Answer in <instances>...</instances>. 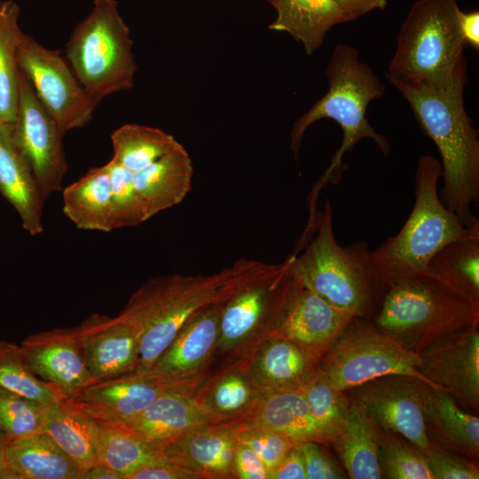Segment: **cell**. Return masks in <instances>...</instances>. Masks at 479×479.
<instances>
[{
	"mask_svg": "<svg viewBox=\"0 0 479 479\" xmlns=\"http://www.w3.org/2000/svg\"><path fill=\"white\" fill-rule=\"evenodd\" d=\"M388 81L408 102L438 149L442 202L465 226L479 223L471 212V206L479 202V139L464 105L466 66L432 79Z\"/></svg>",
	"mask_w": 479,
	"mask_h": 479,
	"instance_id": "obj_1",
	"label": "cell"
},
{
	"mask_svg": "<svg viewBox=\"0 0 479 479\" xmlns=\"http://www.w3.org/2000/svg\"><path fill=\"white\" fill-rule=\"evenodd\" d=\"M265 264L240 259L209 275L177 273L144 282L123 308L141 332L137 369L148 371L190 319L212 304L227 300Z\"/></svg>",
	"mask_w": 479,
	"mask_h": 479,
	"instance_id": "obj_2",
	"label": "cell"
},
{
	"mask_svg": "<svg viewBox=\"0 0 479 479\" xmlns=\"http://www.w3.org/2000/svg\"><path fill=\"white\" fill-rule=\"evenodd\" d=\"M329 88L306 113L293 124L290 131V149L296 160L307 129L321 119H332L342 128L343 138L310 197V209L319 189L326 184H336L347 169L342 157L363 139L373 140L381 153L388 155V138L377 132L366 118L369 104L383 96L385 86L373 68L358 59L351 45L341 43L334 47L326 72Z\"/></svg>",
	"mask_w": 479,
	"mask_h": 479,
	"instance_id": "obj_3",
	"label": "cell"
},
{
	"mask_svg": "<svg viewBox=\"0 0 479 479\" xmlns=\"http://www.w3.org/2000/svg\"><path fill=\"white\" fill-rule=\"evenodd\" d=\"M443 170L438 160L422 155L415 173V202L401 230L368 252L379 279L392 282L423 277L432 256L448 243L467 236L479 224L465 226L442 202L437 190Z\"/></svg>",
	"mask_w": 479,
	"mask_h": 479,
	"instance_id": "obj_4",
	"label": "cell"
},
{
	"mask_svg": "<svg viewBox=\"0 0 479 479\" xmlns=\"http://www.w3.org/2000/svg\"><path fill=\"white\" fill-rule=\"evenodd\" d=\"M333 208L326 201L314 238L302 254L288 255L287 271L303 286L355 317L371 313L388 289L368 261L369 247L357 241L341 246L334 236Z\"/></svg>",
	"mask_w": 479,
	"mask_h": 479,
	"instance_id": "obj_5",
	"label": "cell"
},
{
	"mask_svg": "<svg viewBox=\"0 0 479 479\" xmlns=\"http://www.w3.org/2000/svg\"><path fill=\"white\" fill-rule=\"evenodd\" d=\"M478 322V308L426 277L389 284L373 320L381 331L414 352Z\"/></svg>",
	"mask_w": 479,
	"mask_h": 479,
	"instance_id": "obj_6",
	"label": "cell"
},
{
	"mask_svg": "<svg viewBox=\"0 0 479 479\" xmlns=\"http://www.w3.org/2000/svg\"><path fill=\"white\" fill-rule=\"evenodd\" d=\"M130 30L115 0H94L90 13L73 30L67 60L86 91L99 103L131 89L137 64Z\"/></svg>",
	"mask_w": 479,
	"mask_h": 479,
	"instance_id": "obj_7",
	"label": "cell"
},
{
	"mask_svg": "<svg viewBox=\"0 0 479 479\" xmlns=\"http://www.w3.org/2000/svg\"><path fill=\"white\" fill-rule=\"evenodd\" d=\"M457 0H417L404 20L387 80L418 81L466 66Z\"/></svg>",
	"mask_w": 479,
	"mask_h": 479,
	"instance_id": "obj_8",
	"label": "cell"
},
{
	"mask_svg": "<svg viewBox=\"0 0 479 479\" xmlns=\"http://www.w3.org/2000/svg\"><path fill=\"white\" fill-rule=\"evenodd\" d=\"M364 318H354L318 360V370L334 388L345 391L391 374L413 376L433 386L419 371L418 352Z\"/></svg>",
	"mask_w": 479,
	"mask_h": 479,
	"instance_id": "obj_9",
	"label": "cell"
},
{
	"mask_svg": "<svg viewBox=\"0 0 479 479\" xmlns=\"http://www.w3.org/2000/svg\"><path fill=\"white\" fill-rule=\"evenodd\" d=\"M287 257L268 264L224 304L216 356L225 361L246 360L275 330L283 310L291 277Z\"/></svg>",
	"mask_w": 479,
	"mask_h": 479,
	"instance_id": "obj_10",
	"label": "cell"
},
{
	"mask_svg": "<svg viewBox=\"0 0 479 479\" xmlns=\"http://www.w3.org/2000/svg\"><path fill=\"white\" fill-rule=\"evenodd\" d=\"M18 61L37 98L59 125L62 134L83 127L99 104L83 88L68 61L22 34Z\"/></svg>",
	"mask_w": 479,
	"mask_h": 479,
	"instance_id": "obj_11",
	"label": "cell"
},
{
	"mask_svg": "<svg viewBox=\"0 0 479 479\" xmlns=\"http://www.w3.org/2000/svg\"><path fill=\"white\" fill-rule=\"evenodd\" d=\"M429 386L413 376L391 374L344 392L374 426L401 436L426 453L433 445L423 411Z\"/></svg>",
	"mask_w": 479,
	"mask_h": 479,
	"instance_id": "obj_12",
	"label": "cell"
},
{
	"mask_svg": "<svg viewBox=\"0 0 479 479\" xmlns=\"http://www.w3.org/2000/svg\"><path fill=\"white\" fill-rule=\"evenodd\" d=\"M224 301L190 319L146 371L167 390L194 396L211 375Z\"/></svg>",
	"mask_w": 479,
	"mask_h": 479,
	"instance_id": "obj_13",
	"label": "cell"
},
{
	"mask_svg": "<svg viewBox=\"0 0 479 479\" xmlns=\"http://www.w3.org/2000/svg\"><path fill=\"white\" fill-rule=\"evenodd\" d=\"M12 129L16 145L29 164L43 198L59 192L68 170L63 134L21 69L17 114Z\"/></svg>",
	"mask_w": 479,
	"mask_h": 479,
	"instance_id": "obj_14",
	"label": "cell"
},
{
	"mask_svg": "<svg viewBox=\"0 0 479 479\" xmlns=\"http://www.w3.org/2000/svg\"><path fill=\"white\" fill-rule=\"evenodd\" d=\"M19 346L28 369L61 400L71 398L95 381L87 367L75 326L29 334Z\"/></svg>",
	"mask_w": 479,
	"mask_h": 479,
	"instance_id": "obj_15",
	"label": "cell"
},
{
	"mask_svg": "<svg viewBox=\"0 0 479 479\" xmlns=\"http://www.w3.org/2000/svg\"><path fill=\"white\" fill-rule=\"evenodd\" d=\"M418 353L420 359L419 371L422 376L466 407L477 410L478 325L441 338Z\"/></svg>",
	"mask_w": 479,
	"mask_h": 479,
	"instance_id": "obj_16",
	"label": "cell"
},
{
	"mask_svg": "<svg viewBox=\"0 0 479 479\" xmlns=\"http://www.w3.org/2000/svg\"><path fill=\"white\" fill-rule=\"evenodd\" d=\"M165 391L146 371L136 369L94 381L61 403L96 422L125 425Z\"/></svg>",
	"mask_w": 479,
	"mask_h": 479,
	"instance_id": "obj_17",
	"label": "cell"
},
{
	"mask_svg": "<svg viewBox=\"0 0 479 479\" xmlns=\"http://www.w3.org/2000/svg\"><path fill=\"white\" fill-rule=\"evenodd\" d=\"M290 277L285 305L271 335L290 340L319 359L356 317Z\"/></svg>",
	"mask_w": 479,
	"mask_h": 479,
	"instance_id": "obj_18",
	"label": "cell"
},
{
	"mask_svg": "<svg viewBox=\"0 0 479 479\" xmlns=\"http://www.w3.org/2000/svg\"><path fill=\"white\" fill-rule=\"evenodd\" d=\"M75 328L95 381L137 368L141 332L124 310L115 317L93 313Z\"/></svg>",
	"mask_w": 479,
	"mask_h": 479,
	"instance_id": "obj_19",
	"label": "cell"
},
{
	"mask_svg": "<svg viewBox=\"0 0 479 479\" xmlns=\"http://www.w3.org/2000/svg\"><path fill=\"white\" fill-rule=\"evenodd\" d=\"M235 420L200 426L171 442L164 453L200 479H234Z\"/></svg>",
	"mask_w": 479,
	"mask_h": 479,
	"instance_id": "obj_20",
	"label": "cell"
},
{
	"mask_svg": "<svg viewBox=\"0 0 479 479\" xmlns=\"http://www.w3.org/2000/svg\"><path fill=\"white\" fill-rule=\"evenodd\" d=\"M215 422L220 421L201 405L195 396L167 390L136 418L121 426L164 451L168 444L189 431Z\"/></svg>",
	"mask_w": 479,
	"mask_h": 479,
	"instance_id": "obj_21",
	"label": "cell"
},
{
	"mask_svg": "<svg viewBox=\"0 0 479 479\" xmlns=\"http://www.w3.org/2000/svg\"><path fill=\"white\" fill-rule=\"evenodd\" d=\"M0 192L32 236L43 232L45 199L25 157L16 145L11 124L0 122Z\"/></svg>",
	"mask_w": 479,
	"mask_h": 479,
	"instance_id": "obj_22",
	"label": "cell"
},
{
	"mask_svg": "<svg viewBox=\"0 0 479 479\" xmlns=\"http://www.w3.org/2000/svg\"><path fill=\"white\" fill-rule=\"evenodd\" d=\"M246 360L252 375L266 392L298 390L316 371L319 359L294 342L271 335Z\"/></svg>",
	"mask_w": 479,
	"mask_h": 479,
	"instance_id": "obj_23",
	"label": "cell"
},
{
	"mask_svg": "<svg viewBox=\"0 0 479 479\" xmlns=\"http://www.w3.org/2000/svg\"><path fill=\"white\" fill-rule=\"evenodd\" d=\"M265 391L252 375L247 360L225 361L194 395L218 421L240 420Z\"/></svg>",
	"mask_w": 479,
	"mask_h": 479,
	"instance_id": "obj_24",
	"label": "cell"
},
{
	"mask_svg": "<svg viewBox=\"0 0 479 479\" xmlns=\"http://www.w3.org/2000/svg\"><path fill=\"white\" fill-rule=\"evenodd\" d=\"M192 162L180 144L148 167L133 172L134 186L149 218L182 202L192 187Z\"/></svg>",
	"mask_w": 479,
	"mask_h": 479,
	"instance_id": "obj_25",
	"label": "cell"
},
{
	"mask_svg": "<svg viewBox=\"0 0 479 479\" xmlns=\"http://www.w3.org/2000/svg\"><path fill=\"white\" fill-rule=\"evenodd\" d=\"M423 277L479 309V224L437 251Z\"/></svg>",
	"mask_w": 479,
	"mask_h": 479,
	"instance_id": "obj_26",
	"label": "cell"
},
{
	"mask_svg": "<svg viewBox=\"0 0 479 479\" xmlns=\"http://www.w3.org/2000/svg\"><path fill=\"white\" fill-rule=\"evenodd\" d=\"M279 432L296 444L327 442L299 390L266 391L240 420Z\"/></svg>",
	"mask_w": 479,
	"mask_h": 479,
	"instance_id": "obj_27",
	"label": "cell"
},
{
	"mask_svg": "<svg viewBox=\"0 0 479 479\" xmlns=\"http://www.w3.org/2000/svg\"><path fill=\"white\" fill-rule=\"evenodd\" d=\"M277 17L269 29L286 32L311 55L321 47L326 33L349 21L333 0H274Z\"/></svg>",
	"mask_w": 479,
	"mask_h": 479,
	"instance_id": "obj_28",
	"label": "cell"
},
{
	"mask_svg": "<svg viewBox=\"0 0 479 479\" xmlns=\"http://www.w3.org/2000/svg\"><path fill=\"white\" fill-rule=\"evenodd\" d=\"M63 211L78 229L114 230L112 185L106 165L90 169L64 189Z\"/></svg>",
	"mask_w": 479,
	"mask_h": 479,
	"instance_id": "obj_29",
	"label": "cell"
},
{
	"mask_svg": "<svg viewBox=\"0 0 479 479\" xmlns=\"http://www.w3.org/2000/svg\"><path fill=\"white\" fill-rule=\"evenodd\" d=\"M8 463L17 479H80L72 459L45 431L11 440Z\"/></svg>",
	"mask_w": 479,
	"mask_h": 479,
	"instance_id": "obj_30",
	"label": "cell"
},
{
	"mask_svg": "<svg viewBox=\"0 0 479 479\" xmlns=\"http://www.w3.org/2000/svg\"><path fill=\"white\" fill-rule=\"evenodd\" d=\"M427 429L442 444L470 458L479 454V419L461 410L447 391L429 386L424 406Z\"/></svg>",
	"mask_w": 479,
	"mask_h": 479,
	"instance_id": "obj_31",
	"label": "cell"
},
{
	"mask_svg": "<svg viewBox=\"0 0 479 479\" xmlns=\"http://www.w3.org/2000/svg\"><path fill=\"white\" fill-rule=\"evenodd\" d=\"M352 479H380L384 474L379 459L376 427L351 404L344 430L331 443Z\"/></svg>",
	"mask_w": 479,
	"mask_h": 479,
	"instance_id": "obj_32",
	"label": "cell"
},
{
	"mask_svg": "<svg viewBox=\"0 0 479 479\" xmlns=\"http://www.w3.org/2000/svg\"><path fill=\"white\" fill-rule=\"evenodd\" d=\"M95 444L98 463L118 473L122 479L165 454L121 425L97 422Z\"/></svg>",
	"mask_w": 479,
	"mask_h": 479,
	"instance_id": "obj_33",
	"label": "cell"
},
{
	"mask_svg": "<svg viewBox=\"0 0 479 479\" xmlns=\"http://www.w3.org/2000/svg\"><path fill=\"white\" fill-rule=\"evenodd\" d=\"M96 430L95 420L60 402L52 408L44 431L72 459L82 474L98 464Z\"/></svg>",
	"mask_w": 479,
	"mask_h": 479,
	"instance_id": "obj_34",
	"label": "cell"
},
{
	"mask_svg": "<svg viewBox=\"0 0 479 479\" xmlns=\"http://www.w3.org/2000/svg\"><path fill=\"white\" fill-rule=\"evenodd\" d=\"M19 6L12 1L0 4V122L16 119L20 68L18 49L22 32L18 26Z\"/></svg>",
	"mask_w": 479,
	"mask_h": 479,
	"instance_id": "obj_35",
	"label": "cell"
},
{
	"mask_svg": "<svg viewBox=\"0 0 479 479\" xmlns=\"http://www.w3.org/2000/svg\"><path fill=\"white\" fill-rule=\"evenodd\" d=\"M111 140L112 159L133 172L148 167L180 145L173 136L160 129L135 123L115 130Z\"/></svg>",
	"mask_w": 479,
	"mask_h": 479,
	"instance_id": "obj_36",
	"label": "cell"
},
{
	"mask_svg": "<svg viewBox=\"0 0 479 479\" xmlns=\"http://www.w3.org/2000/svg\"><path fill=\"white\" fill-rule=\"evenodd\" d=\"M327 444L347 426L351 403L344 391L334 388L317 367L298 389Z\"/></svg>",
	"mask_w": 479,
	"mask_h": 479,
	"instance_id": "obj_37",
	"label": "cell"
},
{
	"mask_svg": "<svg viewBox=\"0 0 479 479\" xmlns=\"http://www.w3.org/2000/svg\"><path fill=\"white\" fill-rule=\"evenodd\" d=\"M0 387L43 404L54 406L59 395L25 364L20 346L0 339Z\"/></svg>",
	"mask_w": 479,
	"mask_h": 479,
	"instance_id": "obj_38",
	"label": "cell"
},
{
	"mask_svg": "<svg viewBox=\"0 0 479 479\" xmlns=\"http://www.w3.org/2000/svg\"><path fill=\"white\" fill-rule=\"evenodd\" d=\"M376 427V426H375ZM380 463L390 479H435L426 454L393 432L376 427Z\"/></svg>",
	"mask_w": 479,
	"mask_h": 479,
	"instance_id": "obj_39",
	"label": "cell"
},
{
	"mask_svg": "<svg viewBox=\"0 0 479 479\" xmlns=\"http://www.w3.org/2000/svg\"><path fill=\"white\" fill-rule=\"evenodd\" d=\"M55 406L43 404L0 387V432L10 441L43 432Z\"/></svg>",
	"mask_w": 479,
	"mask_h": 479,
	"instance_id": "obj_40",
	"label": "cell"
},
{
	"mask_svg": "<svg viewBox=\"0 0 479 479\" xmlns=\"http://www.w3.org/2000/svg\"><path fill=\"white\" fill-rule=\"evenodd\" d=\"M105 165L112 185L114 230L137 226L148 220L134 186L133 171L113 159Z\"/></svg>",
	"mask_w": 479,
	"mask_h": 479,
	"instance_id": "obj_41",
	"label": "cell"
},
{
	"mask_svg": "<svg viewBox=\"0 0 479 479\" xmlns=\"http://www.w3.org/2000/svg\"><path fill=\"white\" fill-rule=\"evenodd\" d=\"M235 435L238 442L247 445L258 455L269 471L296 445L279 432L246 420H235Z\"/></svg>",
	"mask_w": 479,
	"mask_h": 479,
	"instance_id": "obj_42",
	"label": "cell"
},
{
	"mask_svg": "<svg viewBox=\"0 0 479 479\" xmlns=\"http://www.w3.org/2000/svg\"><path fill=\"white\" fill-rule=\"evenodd\" d=\"M425 454L435 479L479 478L475 466L434 444Z\"/></svg>",
	"mask_w": 479,
	"mask_h": 479,
	"instance_id": "obj_43",
	"label": "cell"
},
{
	"mask_svg": "<svg viewBox=\"0 0 479 479\" xmlns=\"http://www.w3.org/2000/svg\"><path fill=\"white\" fill-rule=\"evenodd\" d=\"M301 451L306 469L307 479L345 478L344 473L332 461L317 442H303L296 444Z\"/></svg>",
	"mask_w": 479,
	"mask_h": 479,
	"instance_id": "obj_44",
	"label": "cell"
},
{
	"mask_svg": "<svg viewBox=\"0 0 479 479\" xmlns=\"http://www.w3.org/2000/svg\"><path fill=\"white\" fill-rule=\"evenodd\" d=\"M127 479H200V475L166 454L131 473Z\"/></svg>",
	"mask_w": 479,
	"mask_h": 479,
	"instance_id": "obj_45",
	"label": "cell"
},
{
	"mask_svg": "<svg viewBox=\"0 0 479 479\" xmlns=\"http://www.w3.org/2000/svg\"><path fill=\"white\" fill-rule=\"evenodd\" d=\"M234 474L239 479H269V469L247 445L238 442L234 455Z\"/></svg>",
	"mask_w": 479,
	"mask_h": 479,
	"instance_id": "obj_46",
	"label": "cell"
},
{
	"mask_svg": "<svg viewBox=\"0 0 479 479\" xmlns=\"http://www.w3.org/2000/svg\"><path fill=\"white\" fill-rule=\"evenodd\" d=\"M269 479H307L304 459L297 445L270 470Z\"/></svg>",
	"mask_w": 479,
	"mask_h": 479,
	"instance_id": "obj_47",
	"label": "cell"
},
{
	"mask_svg": "<svg viewBox=\"0 0 479 479\" xmlns=\"http://www.w3.org/2000/svg\"><path fill=\"white\" fill-rule=\"evenodd\" d=\"M459 27L466 44L479 49V12H458Z\"/></svg>",
	"mask_w": 479,
	"mask_h": 479,
	"instance_id": "obj_48",
	"label": "cell"
},
{
	"mask_svg": "<svg viewBox=\"0 0 479 479\" xmlns=\"http://www.w3.org/2000/svg\"><path fill=\"white\" fill-rule=\"evenodd\" d=\"M346 14L349 20H354L360 16L376 9H384L387 0H333Z\"/></svg>",
	"mask_w": 479,
	"mask_h": 479,
	"instance_id": "obj_49",
	"label": "cell"
},
{
	"mask_svg": "<svg viewBox=\"0 0 479 479\" xmlns=\"http://www.w3.org/2000/svg\"><path fill=\"white\" fill-rule=\"evenodd\" d=\"M80 479H122V477L114 470L98 463L89 470L82 473Z\"/></svg>",
	"mask_w": 479,
	"mask_h": 479,
	"instance_id": "obj_50",
	"label": "cell"
},
{
	"mask_svg": "<svg viewBox=\"0 0 479 479\" xmlns=\"http://www.w3.org/2000/svg\"><path fill=\"white\" fill-rule=\"evenodd\" d=\"M9 441L6 436L0 437V479H17L8 463L7 445Z\"/></svg>",
	"mask_w": 479,
	"mask_h": 479,
	"instance_id": "obj_51",
	"label": "cell"
},
{
	"mask_svg": "<svg viewBox=\"0 0 479 479\" xmlns=\"http://www.w3.org/2000/svg\"><path fill=\"white\" fill-rule=\"evenodd\" d=\"M267 1L271 4L274 0H267Z\"/></svg>",
	"mask_w": 479,
	"mask_h": 479,
	"instance_id": "obj_52",
	"label": "cell"
},
{
	"mask_svg": "<svg viewBox=\"0 0 479 479\" xmlns=\"http://www.w3.org/2000/svg\"><path fill=\"white\" fill-rule=\"evenodd\" d=\"M2 436H4V435L0 432V437H2Z\"/></svg>",
	"mask_w": 479,
	"mask_h": 479,
	"instance_id": "obj_53",
	"label": "cell"
},
{
	"mask_svg": "<svg viewBox=\"0 0 479 479\" xmlns=\"http://www.w3.org/2000/svg\"><path fill=\"white\" fill-rule=\"evenodd\" d=\"M0 339H1V337H0Z\"/></svg>",
	"mask_w": 479,
	"mask_h": 479,
	"instance_id": "obj_54",
	"label": "cell"
}]
</instances>
